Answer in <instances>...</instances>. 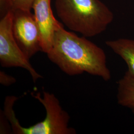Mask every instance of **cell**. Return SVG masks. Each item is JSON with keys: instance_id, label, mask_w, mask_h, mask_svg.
<instances>
[{"instance_id": "cell-10", "label": "cell", "mask_w": 134, "mask_h": 134, "mask_svg": "<svg viewBox=\"0 0 134 134\" xmlns=\"http://www.w3.org/2000/svg\"><path fill=\"white\" fill-rule=\"evenodd\" d=\"M16 82L14 77L5 73L4 71H0V83L4 86H10Z\"/></svg>"}, {"instance_id": "cell-2", "label": "cell", "mask_w": 134, "mask_h": 134, "mask_svg": "<svg viewBox=\"0 0 134 134\" xmlns=\"http://www.w3.org/2000/svg\"><path fill=\"white\" fill-rule=\"evenodd\" d=\"M58 16L71 30L86 37L102 33L114 14L100 0H55Z\"/></svg>"}, {"instance_id": "cell-11", "label": "cell", "mask_w": 134, "mask_h": 134, "mask_svg": "<svg viewBox=\"0 0 134 134\" xmlns=\"http://www.w3.org/2000/svg\"><path fill=\"white\" fill-rule=\"evenodd\" d=\"M2 113V112H1ZM9 120L5 117L4 112L2 113V115L1 114V127H0V134H8L10 132V129L7 128L10 127L8 123Z\"/></svg>"}, {"instance_id": "cell-1", "label": "cell", "mask_w": 134, "mask_h": 134, "mask_svg": "<svg viewBox=\"0 0 134 134\" xmlns=\"http://www.w3.org/2000/svg\"><path fill=\"white\" fill-rule=\"evenodd\" d=\"M50 61L70 76L86 72L105 81L111 79L104 51L86 38L65 30L56 32L52 48L46 54Z\"/></svg>"}, {"instance_id": "cell-9", "label": "cell", "mask_w": 134, "mask_h": 134, "mask_svg": "<svg viewBox=\"0 0 134 134\" xmlns=\"http://www.w3.org/2000/svg\"><path fill=\"white\" fill-rule=\"evenodd\" d=\"M5 2L10 8L9 10H21L31 12L35 0H1Z\"/></svg>"}, {"instance_id": "cell-5", "label": "cell", "mask_w": 134, "mask_h": 134, "mask_svg": "<svg viewBox=\"0 0 134 134\" xmlns=\"http://www.w3.org/2000/svg\"><path fill=\"white\" fill-rule=\"evenodd\" d=\"M13 32L19 48L30 60L42 51L40 34L34 14L31 12L13 11Z\"/></svg>"}, {"instance_id": "cell-3", "label": "cell", "mask_w": 134, "mask_h": 134, "mask_svg": "<svg viewBox=\"0 0 134 134\" xmlns=\"http://www.w3.org/2000/svg\"><path fill=\"white\" fill-rule=\"evenodd\" d=\"M31 96L38 100L46 110L45 118L29 127H23L16 117L14 105L18 97L9 96L5 98L4 113L9 120L12 132L15 134H75L76 131L69 127L70 117L64 110L57 98L53 93L44 91L43 96L38 92Z\"/></svg>"}, {"instance_id": "cell-8", "label": "cell", "mask_w": 134, "mask_h": 134, "mask_svg": "<svg viewBox=\"0 0 134 134\" xmlns=\"http://www.w3.org/2000/svg\"><path fill=\"white\" fill-rule=\"evenodd\" d=\"M118 103L128 108L134 114V77L126 72L117 82Z\"/></svg>"}, {"instance_id": "cell-6", "label": "cell", "mask_w": 134, "mask_h": 134, "mask_svg": "<svg viewBox=\"0 0 134 134\" xmlns=\"http://www.w3.org/2000/svg\"><path fill=\"white\" fill-rule=\"evenodd\" d=\"M51 1L35 0L32 6L40 34L42 51L46 54L52 48L56 32L63 26L53 15Z\"/></svg>"}, {"instance_id": "cell-4", "label": "cell", "mask_w": 134, "mask_h": 134, "mask_svg": "<svg viewBox=\"0 0 134 134\" xmlns=\"http://www.w3.org/2000/svg\"><path fill=\"white\" fill-rule=\"evenodd\" d=\"M13 11H8L0 20V63L3 67H20L27 70L34 82L42 76L34 69L19 48L13 32Z\"/></svg>"}, {"instance_id": "cell-7", "label": "cell", "mask_w": 134, "mask_h": 134, "mask_svg": "<svg viewBox=\"0 0 134 134\" xmlns=\"http://www.w3.org/2000/svg\"><path fill=\"white\" fill-rule=\"evenodd\" d=\"M105 44L123 60L128 67L127 72L134 77V40L122 38L106 41Z\"/></svg>"}]
</instances>
